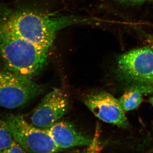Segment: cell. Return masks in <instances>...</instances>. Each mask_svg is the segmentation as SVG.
Masks as SVG:
<instances>
[{"mask_svg": "<svg viewBox=\"0 0 153 153\" xmlns=\"http://www.w3.org/2000/svg\"><path fill=\"white\" fill-rule=\"evenodd\" d=\"M117 66L118 73L125 80L153 85V51L148 46L121 55L118 58Z\"/></svg>", "mask_w": 153, "mask_h": 153, "instance_id": "4", "label": "cell"}, {"mask_svg": "<svg viewBox=\"0 0 153 153\" xmlns=\"http://www.w3.org/2000/svg\"><path fill=\"white\" fill-rule=\"evenodd\" d=\"M84 102L96 117L107 123L128 128V122L119 100L104 91L88 96Z\"/></svg>", "mask_w": 153, "mask_h": 153, "instance_id": "6", "label": "cell"}, {"mask_svg": "<svg viewBox=\"0 0 153 153\" xmlns=\"http://www.w3.org/2000/svg\"><path fill=\"white\" fill-rule=\"evenodd\" d=\"M44 90L32 79L0 69V106L9 109L19 107Z\"/></svg>", "mask_w": 153, "mask_h": 153, "instance_id": "3", "label": "cell"}, {"mask_svg": "<svg viewBox=\"0 0 153 153\" xmlns=\"http://www.w3.org/2000/svg\"><path fill=\"white\" fill-rule=\"evenodd\" d=\"M49 49L22 38L0 41V58L6 70L30 79L44 68Z\"/></svg>", "mask_w": 153, "mask_h": 153, "instance_id": "1", "label": "cell"}, {"mask_svg": "<svg viewBox=\"0 0 153 153\" xmlns=\"http://www.w3.org/2000/svg\"><path fill=\"white\" fill-rule=\"evenodd\" d=\"M145 41L147 44V46L149 47L153 51V36L151 35L146 36Z\"/></svg>", "mask_w": 153, "mask_h": 153, "instance_id": "11", "label": "cell"}, {"mask_svg": "<svg viewBox=\"0 0 153 153\" xmlns=\"http://www.w3.org/2000/svg\"><path fill=\"white\" fill-rule=\"evenodd\" d=\"M59 149L91 146L93 140L77 131L69 123L57 122L47 130Z\"/></svg>", "mask_w": 153, "mask_h": 153, "instance_id": "7", "label": "cell"}, {"mask_svg": "<svg viewBox=\"0 0 153 153\" xmlns=\"http://www.w3.org/2000/svg\"><path fill=\"white\" fill-rule=\"evenodd\" d=\"M15 141L5 121L0 120V152L10 147Z\"/></svg>", "mask_w": 153, "mask_h": 153, "instance_id": "9", "label": "cell"}, {"mask_svg": "<svg viewBox=\"0 0 153 153\" xmlns=\"http://www.w3.org/2000/svg\"><path fill=\"white\" fill-rule=\"evenodd\" d=\"M15 140L29 153H55L59 148L47 130L31 124L22 115L9 114L4 120Z\"/></svg>", "mask_w": 153, "mask_h": 153, "instance_id": "2", "label": "cell"}, {"mask_svg": "<svg viewBox=\"0 0 153 153\" xmlns=\"http://www.w3.org/2000/svg\"><path fill=\"white\" fill-rule=\"evenodd\" d=\"M27 152L15 141L10 147L0 153H26Z\"/></svg>", "mask_w": 153, "mask_h": 153, "instance_id": "10", "label": "cell"}, {"mask_svg": "<svg viewBox=\"0 0 153 153\" xmlns=\"http://www.w3.org/2000/svg\"><path fill=\"white\" fill-rule=\"evenodd\" d=\"M144 91L140 88H134L126 91L119 100L125 111L136 109L142 102Z\"/></svg>", "mask_w": 153, "mask_h": 153, "instance_id": "8", "label": "cell"}, {"mask_svg": "<svg viewBox=\"0 0 153 153\" xmlns=\"http://www.w3.org/2000/svg\"><path fill=\"white\" fill-rule=\"evenodd\" d=\"M149 102L150 103H151V105H152L153 107V97H151V98H150Z\"/></svg>", "mask_w": 153, "mask_h": 153, "instance_id": "13", "label": "cell"}, {"mask_svg": "<svg viewBox=\"0 0 153 153\" xmlns=\"http://www.w3.org/2000/svg\"><path fill=\"white\" fill-rule=\"evenodd\" d=\"M119 1L123 3H132V4H137L146 1L148 0H118Z\"/></svg>", "mask_w": 153, "mask_h": 153, "instance_id": "12", "label": "cell"}, {"mask_svg": "<svg viewBox=\"0 0 153 153\" xmlns=\"http://www.w3.org/2000/svg\"><path fill=\"white\" fill-rule=\"evenodd\" d=\"M68 107L67 96L59 88H54L33 111L30 123L37 128L47 130L67 113Z\"/></svg>", "mask_w": 153, "mask_h": 153, "instance_id": "5", "label": "cell"}]
</instances>
